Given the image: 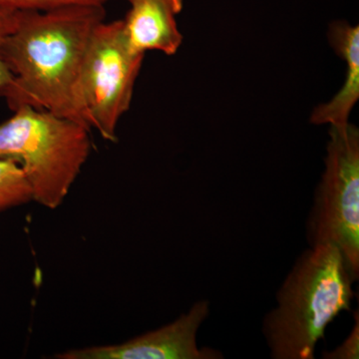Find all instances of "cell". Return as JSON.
I'll return each mask as SVG.
<instances>
[{
	"mask_svg": "<svg viewBox=\"0 0 359 359\" xmlns=\"http://www.w3.org/2000/svg\"><path fill=\"white\" fill-rule=\"evenodd\" d=\"M321 358L325 359L359 358V314L354 313V325L346 339L334 351H325Z\"/></svg>",
	"mask_w": 359,
	"mask_h": 359,
	"instance_id": "7c38bea8",
	"label": "cell"
},
{
	"mask_svg": "<svg viewBox=\"0 0 359 359\" xmlns=\"http://www.w3.org/2000/svg\"><path fill=\"white\" fill-rule=\"evenodd\" d=\"M130 8L123 29L127 41L138 53L163 52L174 55L183 42L177 15L183 8V0H129Z\"/></svg>",
	"mask_w": 359,
	"mask_h": 359,
	"instance_id": "52a82bcc",
	"label": "cell"
},
{
	"mask_svg": "<svg viewBox=\"0 0 359 359\" xmlns=\"http://www.w3.org/2000/svg\"><path fill=\"white\" fill-rule=\"evenodd\" d=\"M20 9L0 7V96L13 81V76L2 57V47L9 34L13 32L20 18Z\"/></svg>",
	"mask_w": 359,
	"mask_h": 359,
	"instance_id": "30bf717a",
	"label": "cell"
},
{
	"mask_svg": "<svg viewBox=\"0 0 359 359\" xmlns=\"http://www.w3.org/2000/svg\"><path fill=\"white\" fill-rule=\"evenodd\" d=\"M325 170L306 219L309 247L334 245L359 278V130L330 126Z\"/></svg>",
	"mask_w": 359,
	"mask_h": 359,
	"instance_id": "277c9868",
	"label": "cell"
},
{
	"mask_svg": "<svg viewBox=\"0 0 359 359\" xmlns=\"http://www.w3.org/2000/svg\"><path fill=\"white\" fill-rule=\"evenodd\" d=\"M210 314V302L199 301L173 323L115 346L85 347L56 354L58 359H219L223 354L198 346L197 335Z\"/></svg>",
	"mask_w": 359,
	"mask_h": 359,
	"instance_id": "8992f818",
	"label": "cell"
},
{
	"mask_svg": "<svg viewBox=\"0 0 359 359\" xmlns=\"http://www.w3.org/2000/svg\"><path fill=\"white\" fill-rule=\"evenodd\" d=\"M105 16L100 4L20 11L18 25L2 47V57L13 76L1 94L8 107L14 111L30 106L85 126L78 83L90 39Z\"/></svg>",
	"mask_w": 359,
	"mask_h": 359,
	"instance_id": "6da1fadb",
	"label": "cell"
},
{
	"mask_svg": "<svg viewBox=\"0 0 359 359\" xmlns=\"http://www.w3.org/2000/svg\"><path fill=\"white\" fill-rule=\"evenodd\" d=\"M32 200V192L21 168L0 158V212Z\"/></svg>",
	"mask_w": 359,
	"mask_h": 359,
	"instance_id": "9c48e42d",
	"label": "cell"
},
{
	"mask_svg": "<svg viewBox=\"0 0 359 359\" xmlns=\"http://www.w3.org/2000/svg\"><path fill=\"white\" fill-rule=\"evenodd\" d=\"M90 130L48 111L21 106L0 124V158L22 170L32 200L56 209L91 152Z\"/></svg>",
	"mask_w": 359,
	"mask_h": 359,
	"instance_id": "3957f363",
	"label": "cell"
},
{
	"mask_svg": "<svg viewBox=\"0 0 359 359\" xmlns=\"http://www.w3.org/2000/svg\"><path fill=\"white\" fill-rule=\"evenodd\" d=\"M144 53L130 47L123 20L97 25L78 83V105L85 126L104 140L117 141V125L131 106Z\"/></svg>",
	"mask_w": 359,
	"mask_h": 359,
	"instance_id": "5b68a950",
	"label": "cell"
},
{
	"mask_svg": "<svg viewBox=\"0 0 359 359\" xmlns=\"http://www.w3.org/2000/svg\"><path fill=\"white\" fill-rule=\"evenodd\" d=\"M355 278L332 245L304 250L264 316L263 334L273 359H313L330 323L348 311Z\"/></svg>",
	"mask_w": 359,
	"mask_h": 359,
	"instance_id": "7a4b0ae2",
	"label": "cell"
},
{
	"mask_svg": "<svg viewBox=\"0 0 359 359\" xmlns=\"http://www.w3.org/2000/svg\"><path fill=\"white\" fill-rule=\"evenodd\" d=\"M109 0H0V7H9L22 11V9H35L47 11L57 7L70 6H104ZM129 1V0H127Z\"/></svg>",
	"mask_w": 359,
	"mask_h": 359,
	"instance_id": "8fae6325",
	"label": "cell"
},
{
	"mask_svg": "<svg viewBox=\"0 0 359 359\" xmlns=\"http://www.w3.org/2000/svg\"><path fill=\"white\" fill-rule=\"evenodd\" d=\"M328 40L346 62V80L332 100L314 108L311 122L341 126L348 123L351 110L359 99V27L346 21H335L330 26Z\"/></svg>",
	"mask_w": 359,
	"mask_h": 359,
	"instance_id": "ba28073f",
	"label": "cell"
}]
</instances>
